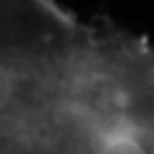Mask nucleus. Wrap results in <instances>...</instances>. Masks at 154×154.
<instances>
[{"label":"nucleus","instance_id":"nucleus-1","mask_svg":"<svg viewBox=\"0 0 154 154\" xmlns=\"http://www.w3.org/2000/svg\"><path fill=\"white\" fill-rule=\"evenodd\" d=\"M94 154H148V150L128 131H107Z\"/></svg>","mask_w":154,"mask_h":154}]
</instances>
